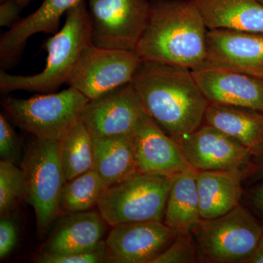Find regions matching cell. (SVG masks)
<instances>
[{"mask_svg":"<svg viewBox=\"0 0 263 263\" xmlns=\"http://www.w3.org/2000/svg\"><path fill=\"white\" fill-rule=\"evenodd\" d=\"M132 82L151 117L178 143L203 123L209 102L191 69L143 60Z\"/></svg>","mask_w":263,"mask_h":263,"instance_id":"cell-1","label":"cell"},{"mask_svg":"<svg viewBox=\"0 0 263 263\" xmlns=\"http://www.w3.org/2000/svg\"><path fill=\"white\" fill-rule=\"evenodd\" d=\"M208 28L190 0H150L136 51L145 61L193 70L206 60Z\"/></svg>","mask_w":263,"mask_h":263,"instance_id":"cell-2","label":"cell"},{"mask_svg":"<svg viewBox=\"0 0 263 263\" xmlns=\"http://www.w3.org/2000/svg\"><path fill=\"white\" fill-rule=\"evenodd\" d=\"M91 43V20L85 0L66 13L63 27L46 41L48 56L44 70L32 76L11 75L0 72V90L5 94L27 91L53 93L66 84L81 53Z\"/></svg>","mask_w":263,"mask_h":263,"instance_id":"cell-3","label":"cell"},{"mask_svg":"<svg viewBox=\"0 0 263 263\" xmlns=\"http://www.w3.org/2000/svg\"><path fill=\"white\" fill-rule=\"evenodd\" d=\"M262 229V221L241 203L224 215L201 219L193 231L200 262H248Z\"/></svg>","mask_w":263,"mask_h":263,"instance_id":"cell-4","label":"cell"},{"mask_svg":"<svg viewBox=\"0 0 263 263\" xmlns=\"http://www.w3.org/2000/svg\"><path fill=\"white\" fill-rule=\"evenodd\" d=\"M174 176L137 174L109 186L98 205L112 227L138 221H163L166 202Z\"/></svg>","mask_w":263,"mask_h":263,"instance_id":"cell-5","label":"cell"},{"mask_svg":"<svg viewBox=\"0 0 263 263\" xmlns=\"http://www.w3.org/2000/svg\"><path fill=\"white\" fill-rule=\"evenodd\" d=\"M89 99L74 88L29 99L7 97L2 101L5 111L20 129L35 138L60 141L79 122Z\"/></svg>","mask_w":263,"mask_h":263,"instance_id":"cell-6","label":"cell"},{"mask_svg":"<svg viewBox=\"0 0 263 263\" xmlns=\"http://www.w3.org/2000/svg\"><path fill=\"white\" fill-rule=\"evenodd\" d=\"M27 181L26 200L35 213L37 232L43 236L60 216V202L66 181L60 141L34 137L21 163Z\"/></svg>","mask_w":263,"mask_h":263,"instance_id":"cell-7","label":"cell"},{"mask_svg":"<svg viewBox=\"0 0 263 263\" xmlns=\"http://www.w3.org/2000/svg\"><path fill=\"white\" fill-rule=\"evenodd\" d=\"M142 62L136 51L91 44L81 53L66 84L95 100L131 83Z\"/></svg>","mask_w":263,"mask_h":263,"instance_id":"cell-8","label":"cell"},{"mask_svg":"<svg viewBox=\"0 0 263 263\" xmlns=\"http://www.w3.org/2000/svg\"><path fill=\"white\" fill-rule=\"evenodd\" d=\"M149 8L150 0H89L91 43L108 49L136 51Z\"/></svg>","mask_w":263,"mask_h":263,"instance_id":"cell-9","label":"cell"},{"mask_svg":"<svg viewBox=\"0 0 263 263\" xmlns=\"http://www.w3.org/2000/svg\"><path fill=\"white\" fill-rule=\"evenodd\" d=\"M144 109L133 82L89 100L81 110L79 121L93 138L132 134Z\"/></svg>","mask_w":263,"mask_h":263,"instance_id":"cell-10","label":"cell"},{"mask_svg":"<svg viewBox=\"0 0 263 263\" xmlns=\"http://www.w3.org/2000/svg\"><path fill=\"white\" fill-rule=\"evenodd\" d=\"M105 240L108 262L152 263L177 235L162 221H138L113 227Z\"/></svg>","mask_w":263,"mask_h":263,"instance_id":"cell-11","label":"cell"},{"mask_svg":"<svg viewBox=\"0 0 263 263\" xmlns=\"http://www.w3.org/2000/svg\"><path fill=\"white\" fill-rule=\"evenodd\" d=\"M179 143L189 163L197 171L243 169L252 156L239 141L205 122Z\"/></svg>","mask_w":263,"mask_h":263,"instance_id":"cell-12","label":"cell"},{"mask_svg":"<svg viewBox=\"0 0 263 263\" xmlns=\"http://www.w3.org/2000/svg\"><path fill=\"white\" fill-rule=\"evenodd\" d=\"M133 135L138 172L174 176L194 168L179 143L161 129L145 108L138 117Z\"/></svg>","mask_w":263,"mask_h":263,"instance_id":"cell-13","label":"cell"},{"mask_svg":"<svg viewBox=\"0 0 263 263\" xmlns=\"http://www.w3.org/2000/svg\"><path fill=\"white\" fill-rule=\"evenodd\" d=\"M192 71L209 103L243 107L263 113V78L221 68L207 62Z\"/></svg>","mask_w":263,"mask_h":263,"instance_id":"cell-14","label":"cell"},{"mask_svg":"<svg viewBox=\"0 0 263 263\" xmlns=\"http://www.w3.org/2000/svg\"><path fill=\"white\" fill-rule=\"evenodd\" d=\"M205 62L221 68L263 78V32L208 29Z\"/></svg>","mask_w":263,"mask_h":263,"instance_id":"cell-15","label":"cell"},{"mask_svg":"<svg viewBox=\"0 0 263 263\" xmlns=\"http://www.w3.org/2000/svg\"><path fill=\"white\" fill-rule=\"evenodd\" d=\"M81 0H44L35 11L18 22L0 38V65L11 68L20 59L29 37L37 33L55 34L60 19Z\"/></svg>","mask_w":263,"mask_h":263,"instance_id":"cell-16","label":"cell"},{"mask_svg":"<svg viewBox=\"0 0 263 263\" xmlns=\"http://www.w3.org/2000/svg\"><path fill=\"white\" fill-rule=\"evenodd\" d=\"M105 224L100 212L86 211L60 216L51 227L42 252L67 254L96 248L103 241Z\"/></svg>","mask_w":263,"mask_h":263,"instance_id":"cell-17","label":"cell"},{"mask_svg":"<svg viewBox=\"0 0 263 263\" xmlns=\"http://www.w3.org/2000/svg\"><path fill=\"white\" fill-rule=\"evenodd\" d=\"M197 183L201 219L224 215L238 206L245 195L243 169L198 171Z\"/></svg>","mask_w":263,"mask_h":263,"instance_id":"cell-18","label":"cell"},{"mask_svg":"<svg viewBox=\"0 0 263 263\" xmlns=\"http://www.w3.org/2000/svg\"><path fill=\"white\" fill-rule=\"evenodd\" d=\"M208 29L263 32V5L258 0H190Z\"/></svg>","mask_w":263,"mask_h":263,"instance_id":"cell-19","label":"cell"},{"mask_svg":"<svg viewBox=\"0 0 263 263\" xmlns=\"http://www.w3.org/2000/svg\"><path fill=\"white\" fill-rule=\"evenodd\" d=\"M203 122L239 141L252 155L263 146V113L259 110L209 103Z\"/></svg>","mask_w":263,"mask_h":263,"instance_id":"cell-20","label":"cell"},{"mask_svg":"<svg viewBox=\"0 0 263 263\" xmlns=\"http://www.w3.org/2000/svg\"><path fill=\"white\" fill-rule=\"evenodd\" d=\"M197 172L191 168L176 174L170 189L163 221L177 233H193L201 220Z\"/></svg>","mask_w":263,"mask_h":263,"instance_id":"cell-21","label":"cell"},{"mask_svg":"<svg viewBox=\"0 0 263 263\" xmlns=\"http://www.w3.org/2000/svg\"><path fill=\"white\" fill-rule=\"evenodd\" d=\"M95 170L110 186L138 172L133 133L94 138Z\"/></svg>","mask_w":263,"mask_h":263,"instance_id":"cell-22","label":"cell"},{"mask_svg":"<svg viewBox=\"0 0 263 263\" xmlns=\"http://www.w3.org/2000/svg\"><path fill=\"white\" fill-rule=\"evenodd\" d=\"M60 146L66 181L93 170L94 138L80 121L66 133Z\"/></svg>","mask_w":263,"mask_h":263,"instance_id":"cell-23","label":"cell"},{"mask_svg":"<svg viewBox=\"0 0 263 263\" xmlns=\"http://www.w3.org/2000/svg\"><path fill=\"white\" fill-rule=\"evenodd\" d=\"M108 186L95 170L65 181L60 198V216L86 212L98 205Z\"/></svg>","mask_w":263,"mask_h":263,"instance_id":"cell-24","label":"cell"},{"mask_svg":"<svg viewBox=\"0 0 263 263\" xmlns=\"http://www.w3.org/2000/svg\"><path fill=\"white\" fill-rule=\"evenodd\" d=\"M27 181L24 171L13 162H0V214L10 215L21 200L26 199Z\"/></svg>","mask_w":263,"mask_h":263,"instance_id":"cell-25","label":"cell"},{"mask_svg":"<svg viewBox=\"0 0 263 263\" xmlns=\"http://www.w3.org/2000/svg\"><path fill=\"white\" fill-rule=\"evenodd\" d=\"M200 262L195 237L192 232L177 233L174 241L152 263Z\"/></svg>","mask_w":263,"mask_h":263,"instance_id":"cell-26","label":"cell"},{"mask_svg":"<svg viewBox=\"0 0 263 263\" xmlns=\"http://www.w3.org/2000/svg\"><path fill=\"white\" fill-rule=\"evenodd\" d=\"M108 260L106 243L103 240L96 248L67 254L41 253L36 261L41 263H100Z\"/></svg>","mask_w":263,"mask_h":263,"instance_id":"cell-27","label":"cell"},{"mask_svg":"<svg viewBox=\"0 0 263 263\" xmlns=\"http://www.w3.org/2000/svg\"><path fill=\"white\" fill-rule=\"evenodd\" d=\"M0 157L1 160L15 164L20 159L18 137L3 114H0Z\"/></svg>","mask_w":263,"mask_h":263,"instance_id":"cell-28","label":"cell"},{"mask_svg":"<svg viewBox=\"0 0 263 263\" xmlns=\"http://www.w3.org/2000/svg\"><path fill=\"white\" fill-rule=\"evenodd\" d=\"M18 241V230L10 215L1 216L0 220V259L3 260L13 250Z\"/></svg>","mask_w":263,"mask_h":263,"instance_id":"cell-29","label":"cell"},{"mask_svg":"<svg viewBox=\"0 0 263 263\" xmlns=\"http://www.w3.org/2000/svg\"><path fill=\"white\" fill-rule=\"evenodd\" d=\"M243 171V184L247 187L263 180V146L257 153L251 156Z\"/></svg>","mask_w":263,"mask_h":263,"instance_id":"cell-30","label":"cell"},{"mask_svg":"<svg viewBox=\"0 0 263 263\" xmlns=\"http://www.w3.org/2000/svg\"><path fill=\"white\" fill-rule=\"evenodd\" d=\"M245 195L249 209L263 221V180L247 187Z\"/></svg>","mask_w":263,"mask_h":263,"instance_id":"cell-31","label":"cell"},{"mask_svg":"<svg viewBox=\"0 0 263 263\" xmlns=\"http://www.w3.org/2000/svg\"><path fill=\"white\" fill-rule=\"evenodd\" d=\"M23 9L15 0H5L0 5V26L11 28L18 22L21 10Z\"/></svg>","mask_w":263,"mask_h":263,"instance_id":"cell-32","label":"cell"},{"mask_svg":"<svg viewBox=\"0 0 263 263\" xmlns=\"http://www.w3.org/2000/svg\"><path fill=\"white\" fill-rule=\"evenodd\" d=\"M247 263H263V229L255 252Z\"/></svg>","mask_w":263,"mask_h":263,"instance_id":"cell-33","label":"cell"},{"mask_svg":"<svg viewBox=\"0 0 263 263\" xmlns=\"http://www.w3.org/2000/svg\"><path fill=\"white\" fill-rule=\"evenodd\" d=\"M0 1H1L2 3V2H4L5 0H0ZM15 1L17 2V3H18L22 8H24L25 7H27L32 0H15Z\"/></svg>","mask_w":263,"mask_h":263,"instance_id":"cell-34","label":"cell"},{"mask_svg":"<svg viewBox=\"0 0 263 263\" xmlns=\"http://www.w3.org/2000/svg\"><path fill=\"white\" fill-rule=\"evenodd\" d=\"M258 1L263 5V0H258Z\"/></svg>","mask_w":263,"mask_h":263,"instance_id":"cell-35","label":"cell"}]
</instances>
